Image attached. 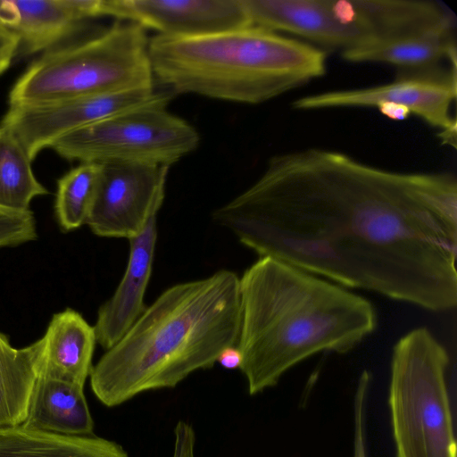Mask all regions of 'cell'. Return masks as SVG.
<instances>
[{
    "mask_svg": "<svg viewBox=\"0 0 457 457\" xmlns=\"http://www.w3.org/2000/svg\"><path fill=\"white\" fill-rule=\"evenodd\" d=\"M212 220L259 254L431 312L457 303V181L336 151L271 157Z\"/></svg>",
    "mask_w": 457,
    "mask_h": 457,
    "instance_id": "obj_1",
    "label": "cell"
},
{
    "mask_svg": "<svg viewBox=\"0 0 457 457\" xmlns=\"http://www.w3.org/2000/svg\"><path fill=\"white\" fill-rule=\"evenodd\" d=\"M239 294L237 347L251 395L275 386L288 370L318 353L351 351L378 323L368 299L269 256L244 271Z\"/></svg>",
    "mask_w": 457,
    "mask_h": 457,
    "instance_id": "obj_2",
    "label": "cell"
},
{
    "mask_svg": "<svg viewBox=\"0 0 457 457\" xmlns=\"http://www.w3.org/2000/svg\"><path fill=\"white\" fill-rule=\"evenodd\" d=\"M239 277L220 270L164 290L93 366L90 386L107 407L146 391L175 387L210 369L237 344Z\"/></svg>",
    "mask_w": 457,
    "mask_h": 457,
    "instance_id": "obj_3",
    "label": "cell"
},
{
    "mask_svg": "<svg viewBox=\"0 0 457 457\" xmlns=\"http://www.w3.org/2000/svg\"><path fill=\"white\" fill-rule=\"evenodd\" d=\"M148 54L154 79L170 91L256 104L327 71V53L278 32L248 26L212 35H155Z\"/></svg>",
    "mask_w": 457,
    "mask_h": 457,
    "instance_id": "obj_4",
    "label": "cell"
},
{
    "mask_svg": "<svg viewBox=\"0 0 457 457\" xmlns=\"http://www.w3.org/2000/svg\"><path fill=\"white\" fill-rule=\"evenodd\" d=\"M145 29L116 20L98 36L49 49L12 87L9 106L154 87Z\"/></svg>",
    "mask_w": 457,
    "mask_h": 457,
    "instance_id": "obj_5",
    "label": "cell"
},
{
    "mask_svg": "<svg viewBox=\"0 0 457 457\" xmlns=\"http://www.w3.org/2000/svg\"><path fill=\"white\" fill-rule=\"evenodd\" d=\"M449 354L426 327L394 345L388 406L396 457H456Z\"/></svg>",
    "mask_w": 457,
    "mask_h": 457,
    "instance_id": "obj_6",
    "label": "cell"
},
{
    "mask_svg": "<svg viewBox=\"0 0 457 457\" xmlns=\"http://www.w3.org/2000/svg\"><path fill=\"white\" fill-rule=\"evenodd\" d=\"M197 130L163 105L126 111L69 132L51 145L69 161L170 167L195 150Z\"/></svg>",
    "mask_w": 457,
    "mask_h": 457,
    "instance_id": "obj_7",
    "label": "cell"
},
{
    "mask_svg": "<svg viewBox=\"0 0 457 457\" xmlns=\"http://www.w3.org/2000/svg\"><path fill=\"white\" fill-rule=\"evenodd\" d=\"M396 79L385 85L336 90L305 96L295 100L296 110L338 107H377L393 103L408 108L430 126L439 129L443 144L456 146V120L450 109L457 94L456 68L440 66L419 71H400Z\"/></svg>",
    "mask_w": 457,
    "mask_h": 457,
    "instance_id": "obj_8",
    "label": "cell"
},
{
    "mask_svg": "<svg viewBox=\"0 0 457 457\" xmlns=\"http://www.w3.org/2000/svg\"><path fill=\"white\" fill-rule=\"evenodd\" d=\"M173 95L170 90L152 87L12 105L0 124L13 134L32 161L42 149L69 132L126 111L167 106Z\"/></svg>",
    "mask_w": 457,
    "mask_h": 457,
    "instance_id": "obj_9",
    "label": "cell"
},
{
    "mask_svg": "<svg viewBox=\"0 0 457 457\" xmlns=\"http://www.w3.org/2000/svg\"><path fill=\"white\" fill-rule=\"evenodd\" d=\"M86 225L98 237L127 238L142 232L157 215L170 167L134 162H103Z\"/></svg>",
    "mask_w": 457,
    "mask_h": 457,
    "instance_id": "obj_10",
    "label": "cell"
},
{
    "mask_svg": "<svg viewBox=\"0 0 457 457\" xmlns=\"http://www.w3.org/2000/svg\"><path fill=\"white\" fill-rule=\"evenodd\" d=\"M134 22L157 35L194 37L251 26L242 0H100L99 16Z\"/></svg>",
    "mask_w": 457,
    "mask_h": 457,
    "instance_id": "obj_11",
    "label": "cell"
},
{
    "mask_svg": "<svg viewBox=\"0 0 457 457\" xmlns=\"http://www.w3.org/2000/svg\"><path fill=\"white\" fill-rule=\"evenodd\" d=\"M251 24L287 32L327 47L347 51L363 45L361 37L334 12L330 0H242Z\"/></svg>",
    "mask_w": 457,
    "mask_h": 457,
    "instance_id": "obj_12",
    "label": "cell"
},
{
    "mask_svg": "<svg viewBox=\"0 0 457 457\" xmlns=\"http://www.w3.org/2000/svg\"><path fill=\"white\" fill-rule=\"evenodd\" d=\"M99 0H0V24L19 38L17 55L49 50L98 16Z\"/></svg>",
    "mask_w": 457,
    "mask_h": 457,
    "instance_id": "obj_13",
    "label": "cell"
},
{
    "mask_svg": "<svg viewBox=\"0 0 457 457\" xmlns=\"http://www.w3.org/2000/svg\"><path fill=\"white\" fill-rule=\"evenodd\" d=\"M157 215L140 234L130 238L127 267L112 295L97 312L94 326L96 343L112 347L140 317L146 306L145 294L152 275L157 241Z\"/></svg>",
    "mask_w": 457,
    "mask_h": 457,
    "instance_id": "obj_14",
    "label": "cell"
},
{
    "mask_svg": "<svg viewBox=\"0 0 457 457\" xmlns=\"http://www.w3.org/2000/svg\"><path fill=\"white\" fill-rule=\"evenodd\" d=\"M455 19L445 20L427 29L342 52L350 62H385L400 71L439 67L448 59L456 62Z\"/></svg>",
    "mask_w": 457,
    "mask_h": 457,
    "instance_id": "obj_15",
    "label": "cell"
},
{
    "mask_svg": "<svg viewBox=\"0 0 457 457\" xmlns=\"http://www.w3.org/2000/svg\"><path fill=\"white\" fill-rule=\"evenodd\" d=\"M42 340L39 375L84 386L93 368L94 327L78 312L66 309L53 316Z\"/></svg>",
    "mask_w": 457,
    "mask_h": 457,
    "instance_id": "obj_16",
    "label": "cell"
},
{
    "mask_svg": "<svg viewBox=\"0 0 457 457\" xmlns=\"http://www.w3.org/2000/svg\"><path fill=\"white\" fill-rule=\"evenodd\" d=\"M83 387L39 375L21 426L63 436H94V420Z\"/></svg>",
    "mask_w": 457,
    "mask_h": 457,
    "instance_id": "obj_17",
    "label": "cell"
},
{
    "mask_svg": "<svg viewBox=\"0 0 457 457\" xmlns=\"http://www.w3.org/2000/svg\"><path fill=\"white\" fill-rule=\"evenodd\" d=\"M0 457H129L118 443L96 436H76L0 427Z\"/></svg>",
    "mask_w": 457,
    "mask_h": 457,
    "instance_id": "obj_18",
    "label": "cell"
},
{
    "mask_svg": "<svg viewBox=\"0 0 457 457\" xmlns=\"http://www.w3.org/2000/svg\"><path fill=\"white\" fill-rule=\"evenodd\" d=\"M43 340L13 348L0 333V427L21 425L39 375Z\"/></svg>",
    "mask_w": 457,
    "mask_h": 457,
    "instance_id": "obj_19",
    "label": "cell"
},
{
    "mask_svg": "<svg viewBox=\"0 0 457 457\" xmlns=\"http://www.w3.org/2000/svg\"><path fill=\"white\" fill-rule=\"evenodd\" d=\"M46 194L33 173L28 154L13 134L0 124V210L31 212L32 199Z\"/></svg>",
    "mask_w": 457,
    "mask_h": 457,
    "instance_id": "obj_20",
    "label": "cell"
},
{
    "mask_svg": "<svg viewBox=\"0 0 457 457\" xmlns=\"http://www.w3.org/2000/svg\"><path fill=\"white\" fill-rule=\"evenodd\" d=\"M99 172V163L81 162L58 180L54 209L63 231H71L86 224Z\"/></svg>",
    "mask_w": 457,
    "mask_h": 457,
    "instance_id": "obj_21",
    "label": "cell"
},
{
    "mask_svg": "<svg viewBox=\"0 0 457 457\" xmlns=\"http://www.w3.org/2000/svg\"><path fill=\"white\" fill-rule=\"evenodd\" d=\"M36 238L32 212L15 213L0 210V247L15 246Z\"/></svg>",
    "mask_w": 457,
    "mask_h": 457,
    "instance_id": "obj_22",
    "label": "cell"
},
{
    "mask_svg": "<svg viewBox=\"0 0 457 457\" xmlns=\"http://www.w3.org/2000/svg\"><path fill=\"white\" fill-rule=\"evenodd\" d=\"M370 375L363 370L359 378L354 395L353 457H368L365 442V410Z\"/></svg>",
    "mask_w": 457,
    "mask_h": 457,
    "instance_id": "obj_23",
    "label": "cell"
},
{
    "mask_svg": "<svg viewBox=\"0 0 457 457\" xmlns=\"http://www.w3.org/2000/svg\"><path fill=\"white\" fill-rule=\"evenodd\" d=\"M196 435L193 426L179 420L174 428V444L171 457H196Z\"/></svg>",
    "mask_w": 457,
    "mask_h": 457,
    "instance_id": "obj_24",
    "label": "cell"
},
{
    "mask_svg": "<svg viewBox=\"0 0 457 457\" xmlns=\"http://www.w3.org/2000/svg\"><path fill=\"white\" fill-rule=\"evenodd\" d=\"M18 48V37L0 24V75L9 68L12 59L17 55Z\"/></svg>",
    "mask_w": 457,
    "mask_h": 457,
    "instance_id": "obj_25",
    "label": "cell"
},
{
    "mask_svg": "<svg viewBox=\"0 0 457 457\" xmlns=\"http://www.w3.org/2000/svg\"><path fill=\"white\" fill-rule=\"evenodd\" d=\"M242 361L241 352L237 345L224 349L217 359V362L227 370L240 369Z\"/></svg>",
    "mask_w": 457,
    "mask_h": 457,
    "instance_id": "obj_26",
    "label": "cell"
},
{
    "mask_svg": "<svg viewBox=\"0 0 457 457\" xmlns=\"http://www.w3.org/2000/svg\"><path fill=\"white\" fill-rule=\"evenodd\" d=\"M376 108L386 118L396 121L405 120L411 114L408 108L393 103H382Z\"/></svg>",
    "mask_w": 457,
    "mask_h": 457,
    "instance_id": "obj_27",
    "label": "cell"
}]
</instances>
